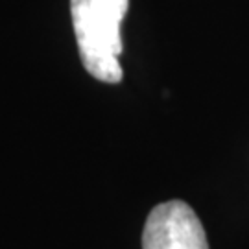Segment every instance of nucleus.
Masks as SVG:
<instances>
[{"label": "nucleus", "mask_w": 249, "mask_h": 249, "mask_svg": "<svg viewBox=\"0 0 249 249\" xmlns=\"http://www.w3.org/2000/svg\"><path fill=\"white\" fill-rule=\"evenodd\" d=\"M142 249H209V242L194 209L181 199H170L148 214Z\"/></svg>", "instance_id": "2"}, {"label": "nucleus", "mask_w": 249, "mask_h": 249, "mask_svg": "<svg viewBox=\"0 0 249 249\" xmlns=\"http://www.w3.org/2000/svg\"><path fill=\"white\" fill-rule=\"evenodd\" d=\"M129 0H71L72 26L85 71L96 80L118 83L122 67L120 24Z\"/></svg>", "instance_id": "1"}]
</instances>
